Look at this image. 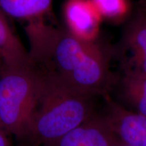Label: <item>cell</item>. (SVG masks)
Here are the masks:
<instances>
[{"label": "cell", "mask_w": 146, "mask_h": 146, "mask_svg": "<svg viewBox=\"0 0 146 146\" xmlns=\"http://www.w3.org/2000/svg\"><path fill=\"white\" fill-rule=\"evenodd\" d=\"M66 29L78 39L97 40L102 16L91 0H66L63 6Z\"/></svg>", "instance_id": "4"}, {"label": "cell", "mask_w": 146, "mask_h": 146, "mask_svg": "<svg viewBox=\"0 0 146 146\" xmlns=\"http://www.w3.org/2000/svg\"><path fill=\"white\" fill-rule=\"evenodd\" d=\"M102 18L118 21L129 11L127 0H91Z\"/></svg>", "instance_id": "11"}, {"label": "cell", "mask_w": 146, "mask_h": 146, "mask_svg": "<svg viewBox=\"0 0 146 146\" xmlns=\"http://www.w3.org/2000/svg\"><path fill=\"white\" fill-rule=\"evenodd\" d=\"M53 0H0L5 16L28 22L44 19L52 12Z\"/></svg>", "instance_id": "9"}, {"label": "cell", "mask_w": 146, "mask_h": 146, "mask_svg": "<svg viewBox=\"0 0 146 146\" xmlns=\"http://www.w3.org/2000/svg\"><path fill=\"white\" fill-rule=\"evenodd\" d=\"M116 139L104 116L94 114L47 146H112Z\"/></svg>", "instance_id": "6"}, {"label": "cell", "mask_w": 146, "mask_h": 146, "mask_svg": "<svg viewBox=\"0 0 146 146\" xmlns=\"http://www.w3.org/2000/svg\"><path fill=\"white\" fill-rule=\"evenodd\" d=\"M122 92L126 101L136 110V112L146 116V74L125 70Z\"/></svg>", "instance_id": "10"}, {"label": "cell", "mask_w": 146, "mask_h": 146, "mask_svg": "<svg viewBox=\"0 0 146 146\" xmlns=\"http://www.w3.org/2000/svg\"><path fill=\"white\" fill-rule=\"evenodd\" d=\"M0 57L5 66L32 64L28 50L12 30L6 16L0 11Z\"/></svg>", "instance_id": "8"}, {"label": "cell", "mask_w": 146, "mask_h": 146, "mask_svg": "<svg viewBox=\"0 0 146 146\" xmlns=\"http://www.w3.org/2000/svg\"><path fill=\"white\" fill-rule=\"evenodd\" d=\"M39 96V74L33 64L0 68V125L8 134L29 137Z\"/></svg>", "instance_id": "3"}, {"label": "cell", "mask_w": 146, "mask_h": 146, "mask_svg": "<svg viewBox=\"0 0 146 146\" xmlns=\"http://www.w3.org/2000/svg\"><path fill=\"white\" fill-rule=\"evenodd\" d=\"M125 70L146 74V13L139 12L130 22L123 38Z\"/></svg>", "instance_id": "7"}, {"label": "cell", "mask_w": 146, "mask_h": 146, "mask_svg": "<svg viewBox=\"0 0 146 146\" xmlns=\"http://www.w3.org/2000/svg\"><path fill=\"white\" fill-rule=\"evenodd\" d=\"M104 116L120 141L131 146H146V116L125 109L111 100Z\"/></svg>", "instance_id": "5"}, {"label": "cell", "mask_w": 146, "mask_h": 146, "mask_svg": "<svg viewBox=\"0 0 146 146\" xmlns=\"http://www.w3.org/2000/svg\"><path fill=\"white\" fill-rule=\"evenodd\" d=\"M2 66H3V61H2V60H1V57H0V68H1Z\"/></svg>", "instance_id": "15"}, {"label": "cell", "mask_w": 146, "mask_h": 146, "mask_svg": "<svg viewBox=\"0 0 146 146\" xmlns=\"http://www.w3.org/2000/svg\"><path fill=\"white\" fill-rule=\"evenodd\" d=\"M7 133L0 125V146H11Z\"/></svg>", "instance_id": "12"}, {"label": "cell", "mask_w": 146, "mask_h": 146, "mask_svg": "<svg viewBox=\"0 0 146 146\" xmlns=\"http://www.w3.org/2000/svg\"><path fill=\"white\" fill-rule=\"evenodd\" d=\"M112 146H131V145H128V144H127V143H123V141H120V140L118 139L117 137H116V140H115V141H114Z\"/></svg>", "instance_id": "14"}, {"label": "cell", "mask_w": 146, "mask_h": 146, "mask_svg": "<svg viewBox=\"0 0 146 146\" xmlns=\"http://www.w3.org/2000/svg\"><path fill=\"white\" fill-rule=\"evenodd\" d=\"M35 66L39 74V96L29 137L47 146L94 114V96L72 86L55 71Z\"/></svg>", "instance_id": "2"}, {"label": "cell", "mask_w": 146, "mask_h": 146, "mask_svg": "<svg viewBox=\"0 0 146 146\" xmlns=\"http://www.w3.org/2000/svg\"><path fill=\"white\" fill-rule=\"evenodd\" d=\"M138 8L139 12L146 13V0H140L138 3Z\"/></svg>", "instance_id": "13"}, {"label": "cell", "mask_w": 146, "mask_h": 146, "mask_svg": "<svg viewBox=\"0 0 146 146\" xmlns=\"http://www.w3.org/2000/svg\"><path fill=\"white\" fill-rule=\"evenodd\" d=\"M28 50L33 64L50 69L82 92L104 94L114 82L112 52L98 41H87L44 20L28 22Z\"/></svg>", "instance_id": "1"}]
</instances>
